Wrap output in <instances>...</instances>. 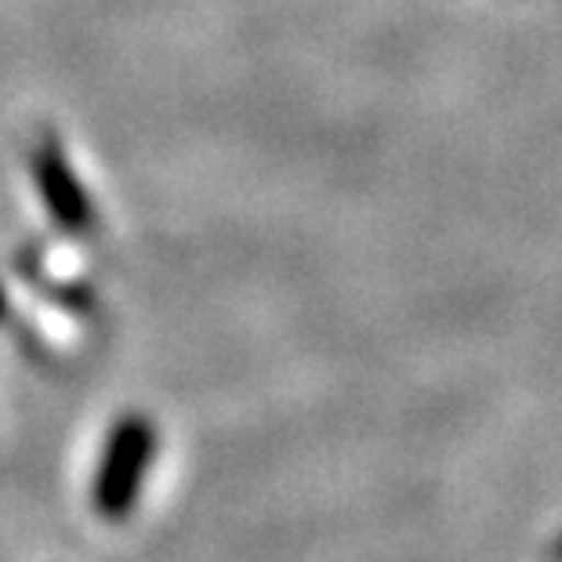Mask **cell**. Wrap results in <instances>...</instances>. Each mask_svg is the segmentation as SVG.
<instances>
[{"mask_svg": "<svg viewBox=\"0 0 562 562\" xmlns=\"http://www.w3.org/2000/svg\"><path fill=\"white\" fill-rule=\"evenodd\" d=\"M0 316H4V291H0Z\"/></svg>", "mask_w": 562, "mask_h": 562, "instance_id": "obj_3", "label": "cell"}, {"mask_svg": "<svg viewBox=\"0 0 562 562\" xmlns=\"http://www.w3.org/2000/svg\"><path fill=\"white\" fill-rule=\"evenodd\" d=\"M33 182L44 200V207L52 211V218L63 225L66 233L88 236L94 225V207L88 200V189L69 167L63 146L55 138H44L37 153H33Z\"/></svg>", "mask_w": 562, "mask_h": 562, "instance_id": "obj_2", "label": "cell"}, {"mask_svg": "<svg viewBox=\"0 0 562 562\" xmlns=\"http://www.w3.org/2000/svg\"><path fill=\"white\" fill-rule=\"evenodd\" d=\"M153 458H157V428L146 414H124L105 436L91 480V505L105 522H124L138 508Z\"/></svg>", "mask_w": 562, "mask_h": 562, "instance_id": "obj_1", "label": "cell"}]
</instances>
